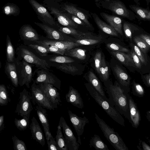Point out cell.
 Masks as SVG:
<instances>
[{"instance_id":"obj_1","label":"cell","mask_w":150,"mask_h":150,"mask_svg":"<svg viewBox=\"0 0 150 150\" xmlns=\"http://www.w3.org/2000/svg\"><path fill=\"white\" fill-rule=\"evenodd\" d=\"M106 92L110 104L130 122V117L127 94L117 81L113 84L111 81H105Z\"/></svg>"},{"instance_id":"obj_2","label":"cell","mask_w":150,"mask_h":150,"mask_svg":"<svg viewBox=\"0 0 150 150\" xmlns=\"http://www.w3.org/2000/svg\"><path fill=\"white\" fill-rule=\"evenodd\" d=\"M91 96L112 119L121 125L125 126V121L122 115L111 105L109 100L105 99L89 83L85 84Z\"/></svg>"},{"instance_id":"obj_3","label":"cell","mask_w":150,"mask_h":150,"mask_svg":"<svg viewBox=\"0 0 150 150\" xmlns=\"http://www.w3.org/2000/svg\"><path fill=\"white\" fill-rule=\"evenodd\" d=\"M95 118L104 137L116 150H129L122 138L113 128L108 126L95 113Z\"/></svg>"},{"instance_id":"obj_4","label":"cell","mask_w":150,"mask_h":150,"mask_svg":"<svg viewBox=\"0 0 150 150\" xmlns=\"http://www.w3.org/2000/svg\"><path fill=\"white\" fill-rule=\"evenodd\" d=\"M101 5L103 8L129 20H134L137 18L133 11L128 9L119 0H104L102 1Z\"/></svg>"},{"instance_id":"obj_5","label":"cell","mask_w":150,"mask_h":150,"mask_svg":"<svg viewBox=\"0 0 150 150\" xmlns=\"http://www.w3.org/2000/svg\"><path fill=\"white\" fill-rule=\"evenodd\" d=\"M43 5L47 9L50 13L54 16L58 22L65 27L76 28L78 27L76 23L69 18L66 13L60 7L56 6L55 3L47 0H44Z\"/></svg>"},{"instance_id":"obj_6","label":"cell","mask_w":150,"mask_h":150,"mask_svg":"<svg viewBox=\"0 0 150 150\" xmlns=\"http://www.w3.org/2000/svg\"><path fill=\"white\" fill-rule=\"evenodd\" d=\"M31 94L25 88L20 92L19 100L16 107L15 112L22 117H30V113L33 110L32 105Z\"/></svg>"},{"instance_id":"obj_7","label":"cell","mask_w":150,"mask_h":150,"mask_svg":"<svg viewBox=\"0 0 150 150\" xmlns=\"http://www.w3.org/2000/svg\"><path fill=\"white\" fill-rule=\"evenodd\" d=\"M29 2L43 23L57 29L59 25L47 9L35 0H28Z\"/></svg>"},{"instance_id":"obj_8","label":"cell","mask_w":150,"mask_h":150,"mask_svg":"<svg viewBox=\"0 0 150 150\" xmlns=\"http://www.w3.org/2000/svg\"><path fill=\"white\" fill-rule=\"evenodd\" d=\"M31 90L32 102L34 105L37 104L50 110H54L56 108L34 81L31 86Z\"/></svg>"},{"instance_id":"obj_9","label":"cell","mask_w":150,"mask_h":150,"mask_svg":"<svg viewBox=\"0 0 150 150\" xmlns=\"http://www.w3.org/2000/svg\"><path fill=\"white\" fill-rule=\"evenodd\" d=\"M16 66L18 78V84L20 86L25 85L28 88L32 80L33 73L31 66L24 60L17 62Z\"/></svg>"},{"instance_id":"obj_10","label":"cell","mask_w":150,"mask_h":150,"mask_svg":"<svg viewBox=\"0 0 150 150\" xmlns=\"http://www.w3.org/2000/svg\"><path fill=\"white\" fill-rule=\"evenodd\" d=\"M35 71L36 77L33 81L36 84L41 83H50L60 89L61 81L54 74L50 72L49 69L38 68Z\"/></svg>"},{"instance_id":"obj_11","label":"cell","mask_w":150,"mask_h":150,"mask_svg":"<svg viewBox=\"0 0 150 150\" xmlns=\"http://www.w3.org/2000/svg\"><path fill=\"white\" fill-rule=\"evenodd\" d=\"M62 128L66 145L69 150H78L80 144L70 127L63 117H60L59 123Z\"/></svg>"},{"instance_id":"obj_12","label":"cell","mask_w":150,"mask_h":150,"mask_svg":"<svg viewBox=\"0 0 150 150\" xmlns=\"http://www.w3.org/2000/svg\"><path fill=\"white\" fill-rule=\"evenodd\" d=\"M20 50V56L23 60L35 65L38 68L46 69L50 68L51 65L48 62L38 57L29 50L21 48Z\"/></svg>"},{"instance_id":"obj_13","label":"cell","mask_w":150,"mask_h":150,"mask_svg":"<svg viewBox=\"0 0 150 150\" xmlns=\"http://www.w3.org/2000/svg\"><path fill=\"white\" fill-rule=\"evenodd\" d=\"M34 23L44 31L48 38L52 40L73 41L72 38L56 28L44 23Z\"/></svg>"},{"instance_id":"obj_14","label":"cell","mask_w":150,"mask_h":150,"mask_svg":"<svg viewBox=\"0 0 150 150\" xmlns=\"http://www.w3.org/2000/svg\"><path fill=\"white\" fill-rule=\"evenodd\" d=\"M37 85L48 99L57 108V105L62 102L60 93L58 91L57 88L48 83H41Z\"/></svg>"},{"instance_id":"obj_15","label":"cell","mask_w":150,"mask_h":150,"mask_svg":"<svg viewBox=\"0 0 150 150\" xmlns=\"http://www.w3.org/2000/svg\"><path fill=\"white\" fill-rule=\"evenodd\" d=\"M68 113L70 120L77 133L78 142L80 145H81L80 137L84 132L85 126L89 123V120L86 117L84 116L83 117H79L73 113L70 110H68Z\"/></svg>"},{"instance_id":"obj_16","label":"cell","mask_w":150,"mask_h":150,"mask_svg":"<svg viewBox=\"0 0 150 150\" xmlns=\"http://www.w3.org/2000/svg\"><path fill=\"white\" fill-rule=\"evenodd\" d=\"M127 97L129 111L130 122L132 127L137 128L141 120V116L136 103L129 95L127 94Z\"/></svg>"},{"instance_id":"obj_17","label":"cell","mask_w":150,"mask_h":150,"mask_svg":"<svg viewBox=\"0 0 150 150\" xmlns=\"http://www.w3.org/2000/svg\"><path fill=\"white\" fill-rule=\"evenodd\" d=\"M114 71L120 86L126 94L130 91L129 86L131 79L129 75L120 66L115 65L113 68Z\"/></svg>"},{"instance_id":"obj_18","label":"cell","mask_w":150,"mask_h":150,"mask_svg":"<svg viewBox=\"0 0 150 150\" xmlns=\"http://www.w3.org/2000/svg\"><path fill=\"white\" fill-rule=\"evenodd\" d=\"M110 53L123 64L132 72L136 70V68L132 56L130 53L118 51H112Z\"/></svg>"},{"instance_id":"obj_19","label":"cell","mask_w":150,"mask_h":150,"mask_svg":"<svg viewBox=\"0 0 150 150\" xmlns=\"http://www.w3.org/2000/svg\"><path fill=\"white\" fill-rule=\"evenodd\" d=\"M36 43L40 45H53L66 51L80 45V44L70 41H61L55 40H39Z\"/></svg>"},{"instance_id":"obj_20","label":"cell","mask_w":150,"mask_h":150,"mask_svg":"<svg viewBox=\"0 0 150 150\" xmlns=\"http://www.w3.org/2000/svg\"><path fill=\"white\" fill-rule=\"evenodd\" d=\"M30 129L33 139L44 146L45 144L44 136L39 123L34 117L31 119Z\"/></svg>"},{"instance_id":"obj_21","label":"cell","mask_w":150,"mask_h":150,"mask_svg":"<svg viewBox=\"0 0 150 150\" xmlns=\"http://www.w3.org/2000/svg\"><path fill=\"white\" fill-rule=\"evenodd\" d=\"M67 101L79 108H84L82 98L78 91L73 87L70 86L69 91L65 96Z\"/></svg>"},{"instance_id":"obj_22","label":"cell","mask_w":150,"mask_h":150,"mask_svg":"<svg viewBox=\"0 0 150 150\" xmlns=\"http://www.w3.org/2000/svg\"><path fill=\"white\" fill-rule=\"evenodd\" d=\"M19 33L23 39L30 41H39V36L36 30L29 24L23 25L20 28Z\"/></svg>"},{"instance_id":"obj_23","label":"cell","mask_w":150,"mask_h":150,"mask_svg":"<svg viewBox=\"0 0 150 150\" xmlns=\"http://www.w3.org/2000/svg\"><path fill=\"white\" fill-rule=\"evenodd\" d=\"M100 15L103 19L112 26L118 33L121 35H123L122 30V20L121 18L104 12L100 13Z\"/></svg>"},{"instance_id":"obj_24","label":"cell","mask_w":150,"mask_h":150,"mask_svg":"<svg viewBox=\"0 0 150 150\" xmlns=\"http://www.w3.org/2000/svg\"><path fill=\"white\" fill-rule=\"evenodd\" d=\"M62 9L67 13L75 15L82 20L88 27H92L86 15L74 6L67 4H64L61 6Z\"/></svg>"},{"instance_id":"obj_25","label":"cell","mask_w":150,"mask_h":150,"mask_svg":"<svg viewBox=\"0 0 150 150\" xmlns=\"http://www.w3.org/2000/svg\"><path fill=\"white\" fill-rule=\"evenodd\" d=\"M35 110L38 118L43 127L46 139L52 134L50 131V125L47 111L42 107L38 105L36 106Z\"/></svg>"},{"instance_id":"obj_26","label":"cell","mask_w":150,"mask_h":150,"mask_svg":"<svg viewBox=\"0 0 150 150\" xmlns=\"http://www.w3.org/2000/svg\"><path fill=\"white\" fill-rule=\"evenodd\" d=\"M91 13L96 24L102 31L111 35L118 36L117 32L112 26L101 20L95 13Z\"/></svg>"},{"instance_id":"obj_27","label":"cell","mask_w":150,"mask_h":150,"mask_svg":"<svg viewBox=\"0 0 150 150\" xmlns=\"http://www.w3.org/2000/svg\"><path fill=\"white\" fill-rule=\"evenodd\" d=\"M5 71L13 85L16 87H18L19 85L16 64L13 62H6Z\"/></svg>"},{"instance_id":"obj_28","label":"cell","mask_w":150,"mask_h":150,"mask_svg":"<svg viewBox=\"0 0 150 150\" xmlns=\"http://www.w3.org/2000/svg\"><path fill=\"white\" fill-rule=\"evenodd\" d=\"M88 81L95 89L106 100H108L106 96L103 87L94 73L90 71L88 74Z\"/></svg>"},{"instance_id":"obj_29","label":"cell","mask_w":150,"mask_h":150,"mask_svg":"<svg viewBox=\"0 0 150 150\" xmlns=\"http://www.w3.org/2000/svg\"><path fill=\"white\" fill-rule=\"evenodd\" d=\"M129 7L137 16V18L144 21H150V10L138 5H130Z\"/></svg>"},{"instance_id":"obj_30","label":"cell","mask_w":150,"mask_h":150,"mask_svg":"<svg viewBox=\"0 0 150 150\" xmlns=\"http://www.w3.org/2000/svg\"><path fill=\"white\" fill-rule=\"evenodd\" d=\"M123 26L125 36L132 42L134 34L140 30V28L137 25L127 21L123 22Z\"/></svg>"},{"instance_id":"obj_31","label":"cell","mask_w":150,"mask_h":150,"mask_svg":"<svg viewBox=\"0 0 150 150\" xmlns=\"http://www.w3.org/2000/svg\"><path fill=\"white\" fill-rule=\"evenodd\" d=\"M90 147H94L96 150H109L107 145L98 135L94 134L89 141Z\"/></svg>"},{"instance_id":"obj_32","label":"cell","mask_w":150,"mask_h":150,"mask_svg":"<svg viewBox=\"0 0 150 150\" xmlns=\"http://www.w3.org/2000/svg\"><path fill=\"white\" fill-rule=\"evenodd\" d=\"M2 11L6 16H17L20 14V9L17 5L8 2L2 7Z\"/></svg>"},{"instance_id":"obj_33","label":"cell","mask_w":150,"mask_h":150,"mask_svg":"<svg viewBox=\"0 0 150 150\" xmlns=\"http://www.w3.org/2000/svg\"><path fill=\"white\" fill-rule=\"evenodd\" d=\"M88 33L74 41V42L77 43L80 45H91L97 44L100 42L101 40L100 38L98 37H90L88 35Z\"/></svg>"},{"instance_id":"obj_34","label":"cell","mask_w":150,"mask_h":150,"mask_svg":"<svg viewBox=\"0 0 150 150\" xmlns=\"http://www.w3.org/2000/svg\"><path fill=\"white\" fill-rule=\"evenodd\" d=\"M57 29L65 34L72 35L76 38H79L88 34V33H83L71 28L61 26L59 25Z\"/></svg>"},{"instance_id":"obj_35","label":"cell","mask_w":150,"mask_h":150,"mask_svg":"<svg viewBox=\"0 0 150 150\" xmlns=\"http://www.w3.org/2000/svg\"><path fill=\"white\" fill-rule=\"evenodd\" d=\"M61 128L60 126L58 125L55 136L58 150H69L66 143L64 137L62 133Z\"/></svg>"},{"instance_id":"obj_36","label":"cell","mask_w":150,"mask_h":150,"mask_svg":"<svg viewBox=\"0 0 150 150\" xmlns=\"http://www.w3.org/2000/svg\"><path fill=\"white\" fill-rule=\"evenodd\" d=\"M86 52L84 50L79 48H75L66 51L64 55L83 60L86 57Z\"/></svg>"},{"instance_id":"obj_37","label":"cell","mask_w":150,"mask_h":150,"mask_svg":"<svg viewBox=\"0 0 150 150\" xmlns=\"http://www.w3.org/2000/svg\"><path fill=\"white\" fill-rule=\"evenodd\" d=\"M130 45L131 47L133 48L139 57L143 66H145L148 64L150 62L149 60L147 53H144L136 45L133 44L132 42L130 43Z\"/></svg>"},{"instance_id":"obj_38","label":"cell","mask_w":150,"mask_h":150,"mask_svg":"<svg viewBox=\"0 0 150 150\" xmlns=\"http://www.w3.org/2000/svg\"><path fill=\"white\" fill-rule=\"evenodd\" d=\"M6 56L7 62L11 63L14 62L15 59L14 50L8 35L6 37Z\"/></svg>"},{"instance_id":"obj_39","label":"cell","mask_w":150,"mask_h":150,"mask_svg":"<svg viewBox=\"0 0 150 150\" xmlns=\"http://www.w3.org/2000/svg\"><path fill=\"white\" fill-rule=\"evenodd\" d=\"M45 60L48 62L60 64L69 63L75 61L74 59L70 57L62 56H53L47 57V59Z\"/></svg>"},{"instance_id":"obj_40","label":"cell","mask_w":150,"mask_h":150,"mask_svg":"<svg viewBox=\"0 0 150 150\" xmlns=\"http://www.w3.org/2000/svg\"><path fill=\"white\" fill-rule=\"evenodd\" d=\"M53 66L59 70L65 73L73 74L77 72L78 69L75 66L68 63L54 64Z\"/></svg>"},{"instance_id":"obj_41","label":"cell","mask_w":150,"mask_h":150,"mask_svg":"<svg viewBox=\"0 0 150 150\" xmlns=\"http://www.w3.org/2000/svg\"><path fill=\"white\" fill-rule=\"evenodd\" d=\"M133 40L135 44L144 53H147L149 51H150L149 46L139 35L134 37Z\"/></svg>"},{"instance_id":"obj_42","label":"cell","mask_w":150,"mask_h":150,"mask_svg":"<svg viewBox=\"0 0 150 150\" xmlns=\"http://www.w3.org/2000/svg\"><path fill=\"white\" fill-rule=\"evenodd\" d=\"M29 117L25 116L22 119L15 118L14 123L17 128L21 131L25 130L29 125Z\"/></svg>"},{"instance_id":"obj_43","label":"cell","mask_w":150,"mask_h":150,"mask_svg":"<svg viewBox=\"0 0 150 150\" xmlns=\"http://www.w3.org/2000/svg\"><path fill=\"white\" fill-rule=\"evenodd\" d=\"M100 74L104 81H107L109 78V74L108 67L104 56L102 57L100 68Z\"/></svg>"},{"instance_id":"obj_44","label":"cell","mask_w":150,"mask_h":150,"mask_svg":"<svg viewBox=\"0 0 150 150\" xmlns=\"http://www.w3.org/2000/svg\"><path fill=\"white\" fill-rule=\"evenodd\" d=\"M9 98L7 91L4 84L0 85V105L1 106L6 105L9 101Z\"/></svg>"},{"instance_id":"obj_45","label":"cell","mask_w":150,"mask_h":150,"mask_svg":"<svg viewBox=\"0 0 150 150\" xmlns=\"http://www.w3.org/2000/svg\"><path fill=\"white\" fill-rule=\"evenodd\" d=\"M132 93L133 95L139 97H143L145 91L143 87L140 84L136 83L134 80L132 83Z\"/></svg>"},{"instance_id":"obj_46","label":"cell","mask_w":150,"mask_h":150,"mask_svg":"<svg viewBox=\"0 0 150 150\" xmlns=\"http://www.w3.org/2000/svg\"><path fill=\"white\" fill-rule=\"evenodd\" d=\"M13 142V149L14 150H27L25 142L19 139L16 136L14 135L12 138Z\"/></svg>"},{"instance_id":"obj_47","label":"cell","mask_w":150,"mask_h":150,"mask_svg":"<svg viewBox=\"0 0 150 150\" xmlns=\"http://www.w3.org/2000/svg\"><path fill=\"white\" fill-rule=\"evenodd\" d=\"M28 46L42 57L47 56L49 53L47 49L43 45L39 44H30Z\"/></svg>"},{"instance_id":"obj_48","label":"cell","mask_w":150,"mask_h":150,"mask_svg":"<svg viewBox=\"0 0 150 150\" xmlns=\"http://www.w3.org/2000/svg\"><path fill=\"white\" fill-rule=\"evenodd\" d=\"M106 46L109 50L112 51L123 52L127 53L130 52V50L129 49L116 43H109L107 44Z\"/></svg>"},{"instance_id":"obj_49","label":"cell","mask_w":150,"mask_h":150,"mask_svg":"<svg viewBox=\"0 0 150 150\" xmlns=\"http://www.w3.org/2000/svg\"><path fill=\"white\" fill-rule=\"evenodd\" d=\"M45 47L48 50L49 53L58 54L64 55L66 50L60 49L53 45H41Z\"/></svg>"},{"instance_id":"obj_50","label":"cell","mask_w":150,"mask_h":150,"mask_svg":"<svg viewBox=\"0 0 150 150\" xmlns=\"http://www.w3.org/2000/svg\"><path fill=\"white\" fill-rule=\"evenodd\" d=\"M130 53L135 64L136 70H140L142 69L143 65L141 62L137 55L132 47L130 50Z\"/></svg>"},{"instance_id":"obj_51","label":"cell","mask_w":150,"mask_h":150,"mask_svg":"<svg viewBox=\"0 0 150 150\" xmlns=\"http://www.w3.org/2000/svg\"><path fill=\"white\" fill-rule=\"evenodd\" d=\"M46 139L49 150H58L56 141L52 134Z\"/></svg>"},{"instance_id":"obj_52","label":"cell","mask_w":150,"mask_h":150,"mask_svg":"<svg viewBox=\"0 0 150 150\" xmlns=\"http://www.w3.org/2000/svg\"><path fill=\"white\" fill-rule=\"evenodd\" d=\"M102 58L101 53L97 52L95 54L94 57V60L96 69L97 73L100 74V68Z\"/></svg>"},{"instance_id":"obj_53","label":"cell","mask_w":150,"mask_h":150,"mask_svg":"<svg viewBox=\"0 0 150 150\" xmlns=\"http://www.w3.org/2000/svg\"><path fill=\"white\" fill-rule=\"evenodd\" d=\"M68 16L77 24L88 27L86 24L81 19L76 16L68 13H67Z\"/></svg>"},{"instance_id":"obj_54","label":"cell","mask_w":150,"mask_h":150,"mask_svg":"<svg viewBox=\"0 0 150 150\" xmlns=\"http://www.w3.org/2000/svg\"><path fill=\"white\" fill-rule=\"evenodd\" d=\"M141 76L144 83L150 88V73L145 75L141 74Z\"/></svg>"},{"instance_id":"obj_55","label":"cell","mask_w":150,"mask_h":150,"mask_svg":"<svg viewBox=\"0 0 150 150\" xmlns=\"http://www.w3.org/2000/svg\"><path fill=\"white\" fill-rule=\"evenodd\" d=\"M139 145L137 146V148L139 150H150V146L145 142L142 140L139 141Z\"/></svg>"},{"instance_id":"obj_56","label":"cell","mask_w":150,"mask_h":150,"mask_svg":"<svg viewBox=\"0 0 150 150\" xmlns=\"http://www.w3.org/2000/svg\"><path fill=\"white\" fill-rule=\"evenodd\" d=\"M139 35L146 42L150 47V35L142 33Z\"/></svg>"},{"instance_id":"obj_57","label":"cell","mask_w":150,"mask_h":150,"mask_svg":"<svg viewBox=\"0 0 150 150\" xmlns=\"http://www.w3.org/2000/svg\"><path fill=\"white\" fill-rule=\"evenodd\" d=\"M4 116L1 115L0 117V132H1L4 128Z\"/></svg>"},{"instance_id":"obj_58","label":"cell","mask_w":150,"mask_h":150,"mask_svg":"<svg viewBox=\"0 0 150 150\" xmlns=\"http://www.w3.org/2000/svg\"><path fill=\"white\" fill-rule=\"evenodd\" d=\"M146 116L147 120L150 122V110L146 112Z\"/></svg>"},{"instance_id":"obj_59","label":"cell","mask_w":150,"mask_h":150,"mask_svg":"<svg viewBox=\"0 0 150 150\" xmlns=\"http://www.w3.org/2000/svg\"><path fill=\"white\" fill-rule=\"evenodd\" d=\"M47 0V1H51L54 2L55 3H58L60 1H61L62 0Z\"/></svg>"},{"instance_id":"obj_60","label":"cell","mask_w":150,"mask_h":150,"mask_svg":"<svg viewBox=\"0 0 150 150\" xmlns=\"http://www.w3.org/2000/svg\"><path fill=\"white\" fill-rule=\"evenodd\" d=\"M139 0H133V1L137 4V5L138 4Z\"/></svg>"},{"instance_id":"obj_61","label":"cell","mask_w":150,"mask_h":150,"mask_svg":"<svg viewBox=\"0 0 150 150\" xmlns=\"http://www.w3.org/2000/svg\"><path fill=\"white\" fill-rule=\"evenodd\" d=\"M148 140H149V144H150V138L149 139H148Z\"/></svg>"}]
</instances>
